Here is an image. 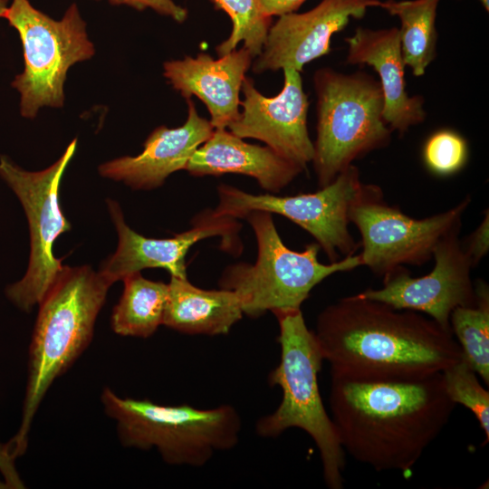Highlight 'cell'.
<instances>
[{"label":"cell","mask_w":489,"mask_h":489,"mask_svg":"<svg viewBox=\"0 0 489 489\" xmlns=\"http://www.w3.org/2000/svg\"><path fill=\"white\" fill-rule=\"evenodd\" d=\"M314 334L331 376L350 380H417L462 359L452 331L430 317L357 294L327 306Z\"/></svg>","instance_id":"obj_1"},{"label":"cell","mask_w":489,"mask_h":489,"mask_svg":"<svg viewBox=\"0 0 489 489\" xmlns=\"http://www.w3.org/2000/svg\"><path fill=\"white\" fill-rule=\"evenodd\" d=\"M331 417L340 444L356 461L404 477L449 422L455 404L442 372L408 381L331 377Z\"/></svg>","instance_id":"obj_2"},{"label":"cell","mask_w":489,"mask_h":489,"mask_svg":"<svg viewBox=\"0 0 489 489\" xmlns=\"http://www.w3.org/2000/svg\"><path fill=\"white\" fill-rule=\"evenodd\" d=\"M112 284L88 265H63L38 304L21 423L16 434L5 443L14 459L26 452L33 420L53 382L91 342L96 319Z\"/></svg>","instance_id":"obj_3"},{"label":"cell","mask_w":489,"mask_h":489,"mask_svg":"<svg viewBox=\"0 0 489 489\" xmlns=\"http://www.w3.org/2000/svg\"><path fill=\"white\" fill-rule=\"evenodd\" d=\"M273 314L279 324L281 357L268 382L278 386L283 397L272 414L257 421L256 433L277 437L289 428L303 430L320 452L325 484L342 489L346 453L320 393L318 374L324 360L316 336L308 329L301 310Z\"/></svg>","instance_id":"obj_4"},{"label":"cell","mask_w":489,"mask_h":489,"mask_svg":"<svg viewBox=\"0 0 489 489\" xmlns=\"http://www.w3.org/2000/svg\"><path fill=\"white\" fill-rule=\"evenodd\" d=\"M104 413L116 423L125 447L155 448L171 465H205L216 452L234 448L242 422L231 405L202 409L188 404L166 406L149 398H122L105 387L101 395Z\"/></svg>","instance_id":"obj_5"},{"label":"cell","mask_w":489,"mask_h":489,"mask_svg":"<svg viewBox=\"0 0 489 489\" xmlns=\"http://www.w3.org/2000/svg\"><path fill=\"white\" fill-rule=\"evenodd\" d=\"M313 82L317 135L312 162L321 188L354 160L387 147L392 130L383 120L380 83L372 76L360 71L344 74L321 68Z\"/></svg>","instance_id":"obj_6"},{"label":"cell","mask_w":489,"mask_h":489,"mask_svg":"<svg viewBox=\"0 0 489 489\" xmlns=\"http://www.w3.org/2000/svg\"><path fill=\"white\" fill-rule=\"evenodd\" d=\"M244 218L255 235L256 262L229 265L222 273L219 286L235 292L242 300L244 314L251 318L267 311L275 313L301 310L312 290L325 278L362 265L360 254L321 264L317 243L308 244L302 252L289 249L268 212L253 211Z\"/></svg>","instance_id":"obj_7"},{"label":"cell","mask_w":489,"mask_h":489,"mask_svg":"<svg viewBox=\"0 0 489 489\" xmlns=\"http://www.w3.org/2000/svg\"><path fill=\"white\" fill-rule=\"evenodd\" d=\"M3 17L18 32L23 45L24 69L12 82L21 93L22 116L34 119L43 106L62 107L69 68L95 52L78 6L72 4L56 21L28 0H12Z\"/></svg>","instance_id":"obj_8"},{"label":"cell","mask_w":489,"mask_h":489,"mask_svg":"<svg viewBox=\"0 0 489 489\" xmlns=\"http://www.w3.org/2000/svg\"><path fill=\"white\" fill-rule=\"evenodd\" d=\"M76 146L75 139L57 161L41 171L24 170L7 157H0V177L23 205L30 230L27 271L20 281L5 288L8 300L24 312L40 303L63 269L53 246L60 235L71 229L59 203V187Z\"/></svg>","instance_id":"obj_9"},{"label":"cell","mask_w":489,"mask_h":489,"mask_svg":"<svg viewBox=\"0 0 489 489\" xmlns=\"http://www.w3.org/2000/svg\"><path fill=\"white\" fill-rule=\"evenodd\" d=\"M367 186L354 165L318 191L296 196L254 195L222 184L217 188L219 203L212 211L217 217L234 219L244 218L253 211L281 215L311 234L333 263L340 256L355 254L360 246L349 230V216Z\"/></svg>","instance_id":"obj_10"},{"label":"cell","mask_w":489,"mask_h":489,"mask_svg":"<svg viewBox=\"0 0 489 489\" xmlns=\"http://www.w3.org/2000/svg\"><path fill=\"white\" fill-rule=\"evenodd\" d=\"M470 203L467 196L445 212L415 219L388 206L378 186L368 185L349 216L360 234L362 265L384 277L404 264H426L439 240L462 222Z\"/></svg>","instance_id":"obj_11"},{"label":"cell","mask_w":489,"mask_h":489,"mask_svg":"<svg viewBox=\"0 0 489 489\" xmlns=\"http://www.w3.org/2000/svg\"><path fill=\"white\" fill-rule=\"evenodd\" d=\"M461 226L462 222L439 240L432 255L435 265L427 274L411 277L399 266L383 277L381 288H369L357 295L425 313L451 331V312L456 307L474 306L476 301L471 280L473 266L459 239Z\"/></svg>","instance_id":"obj_12"},{"label":"cell","mask_w":489,"mask_h":489,"mask_svg":"<svg viewBox=\"0 0 489 489\" xmlns=\"http://www.w3.org/2000/svg\"><path fill=\"white\" fill-rule=\"evenodd\" d=\"M284 84L274 97H265L244 77L243 111L227 128L241 138L259 139L303 170L312 161L313 142L307 129L309 101L300 72L283 69Z\"/></svg>","instance_id":"obj_13"},{"label":"cell","mask_w":489,"mask_h":489,"mask_svg":"<svg viewBox=\"0 0 489 489\" xmlns=\"http://www.w3.org/2000/svg\"><path fill=\"white\" fill-rule=\"evenodd\" d=\"M107 205L119 242L115 253L102 263L100 272L112 283L147 268H164L171 276L187 278L186 255L192 245L208 237L221 236L223 244L230 247L238 239L239 225L235 220L217 217L212 210L199 216L192 228L171 238H148L125 223L116 201L108 199Z\"/></svg>","instance_id":"obj_14"},{"label":"cell","mask_w":489,"mask_h":489,"mask_svg":"<svg viewBox=\"0 0 489 489\" xmlns=\"http://www.w3.org/2000/svg\"><path fill=\"white\" fill-rule=\"evenodd\" d=\"M378 0H322L305 13H289L270 26L253 71L260 73L291 68L301 72L308 62L331 51V40L350 18H361Z\"/></svg>","instance_id":"obj_15"},{"label":"cell","mask_w":489,"mask_h":489,"mask_svg":"<svg viewBox=\"0 0 489 489\" xmlns=\"http://www.w3.org/2000/svg\"><path fill=\"white\" fill-rule=\"evenodd\" d=\"M187 118L177 128H156L144 142L142 152L125 156L101 164L100 174L122 181L134 189H153L163 185L172 173L186 169L195 151L214 131L210 120L198 115L188 99Z\"/></svg>","instance_id":"obj_16"},{"label":"cell","mask_w":489,"mask_h":489,"mask_svg":"<svg viewBox=\"0 0 489 489\" xmlns=\"http://www.w3.org/2000/svg\"><path fill=\"white\" fill-rule=\"evenodd\" d=\"M252 58L244 47L216 60L206 53L185 56L164 62V76L186 100L196 96L205 103L214 129H225L240 114L239 93Z\"/></svg>","instance_id":"obj_17"},{"label":"cell","mask_w":489,"mask_h":489,"mask_svg":"<svg viewBox=\"0 0 489 489\" xmlns=\"http://www.w3.org/2000/svg\"><path fill=\"white\" fill-rule=\"evenodd\" d=\"M345 41L349 64H368L378 72L384 97L383 120L391 130L404 134L422 123L427 117L424 99L407 91L398 29L359 27Z\"/></svg>","instance_id":"obj_18"},{"label":"cell","mask_w":489,"mask_h":489,"mask_svg":"<svg viewBox=\"0 0 489 489\" xmlns=\"http://www.w3.org/2000/svg\"><path fill=\"white\" fill-rule=\"evenodd\" d=\"M186 170L197 177L246 175L272 193H279L303 171L268 146L247 143L225 129H214L192 155Z\"/></svg>","instance_id":"obj_19"},{"label":"cell","mask_w":489,"mask_h":489,"mask_svg":"<svg viewBox=\"0 0 489 489\" xmlns=\"http://www.w3.org/2000/svg\"><path fill=\"white\" fill-rule=\"evenodd\" d=\"M163 325L189 335L227 334L243 317L240 296L220 288L205 290L187 278L170 277Z\"/></svg>","instance_id":"obj_20"},{"label":"cell","mask_w":489,"mask_h":489,"mask_svg":"<svg viewBox=\"0 0 489 489\" xmlns=\"http://www.w3.org/2000/svg\"><path fill=\"white\" fill-rule=\"evenodd\" d=\"M122 281L123 292L111 313V329L120 336L149 338L163 325L168 284L146 279L140 272Z\"/></svg>","instance_id":"obj_21"},{"label":"cell","mask_w":489,"mask_h":489,"mask_svg":"<svg viewBox=\"0 0 489 489\" xmlns=\"http://www.w3.org/2000/svg\"><path fill=\"white\" fill-rule=\"evenodd\" d=\"M439 1L388 0L378 5L399 18L403 61L416 77L424 75L436 56V18Z\"/></svg>","instance_id":"obj_22"},{"label":"cell","mask_w":489,"mask_h":489,"mask_svg":"<svg viewBox=\"0 0 489 489\" xmlns=\"http://www.w3.org/2000/svg\"><path fill=\"white\" fill-rule=\"evenodd\" d=\"M475 304L456 307L450 315V328L462 350V358L484 383L489 384V289L477 280Z\"/></svg>","instance_id":"obj_23"},{"label":"cell","mask_w":489,"mask_h":489,"mask_svg":"<svg viewBox=\"0 0 489 489\" xmlns=\"http://www.w3.org/2000/svg\"><path fill=\"white\" fill-rule=\"evenodd\" d=\"M216 9L225 11L232 20L230 36L216 47L219 56L236 49L244 42L251 56L261 54L271 26V18L261 0H210Z\"/></svg>","instance_id":"obj_24"},{"label":"cell","mask_w":489,"mask_h":489,"mask_svg":"<svg viewBox=\"0 0 489 489\" xmlns=\"http://www.w3.org/2000/svg\"><path fill=\"white\" fill-rule=\"evenodd\" d=\"M446 394L456 405L468 408L477 419L489 442V392L479 382L477 374L462 358L442 371Z\"/></svg>","instance_id":"obj_25"},{"label":"cell","mask_w":489,"mask_h":489,"mask_svg":"<svg viewBox=\"0 0 489 489\" xmlns=\"http://www.w3.org/2000/svg\"><path fill=\"white\" fill-rule=\"evenodd\" d=\"M468 158L465 138L451 129L431 134L423 148V160L436 175L450 176L461 170Z\"/></svg>","instance_id":"obj_26"},{"label":"cell","mask_w":489,"mask_h":489,"mask_svg":"<svg viewBox=\"0 0 489 489\" xmlns=\"http://www.w3.org/2000/svg\"><path fill=\"white\" fill-rule=\"evenodd\" d=\"M112 5H126L139 11L151 8L155 12L168 16L177 23L187 18V10L174 0H109Z\"/></svg>","instance_id":"obj_27"},{"label":"cell","mask_w":489,"mask_h":489,"mask_svg":"<svg viewBox=\"0 0 489 489\" xmlns=\"http://www.w3.org/2000/svg\"><path fill=\"white\" fill-rule=\"evenodd\" d=\"M464 252L475 267L485 256L489 250V214L486 209L484 216L479 226L471 234L464 244L461 243Z\"/></svg>","instance_id":"obj_28"},{"label":"cell","mask_w":489,"mask_h":489,"mask_svg":"<svg viewBox=\"0 0 489 489\" xmlns=\"http://www.w3.org/2000/svg\"><path fill=\"white\" fill-rule=\"evenodd\" d=\"M0 473L10 489H24V483L22 480L15 466V459L10 454L6 444L0 442Z\"/></svg>","instance_id":"obj_29"},{"label":"cell","mask_w":489,"mask_h":489,"mask_svg":"<svg viewBox=\"0 0 489 489\" xmlns=\"http://www.w3.org/2000/svg\"><path fill=\"white\" fill-rule=\"evenodd\" d=\"M306 0H261L264 12L270 17L296 11Z\"/></svg>","instance_id":"obj_30"},{"label":"cell","mask_w":489,"mask_h":489,"mask_svg":"<svg viewBox=\"0 0 489 489\" xmlns=\"http://www.w3.org/2000/svg\"><path fill=\"white\" fill-rule=\"evenodd\" d=\"M9 0H0V17H3L6 8L7 3Z\"/></svg>","instance_id":"obj_31"},{"label":"cell","mask_w":489,"mask_h":489,"mask_svg":"<svg viewBox=\"0 0 489 489\" xmlns=\"http://www.w3.org/2000/svg\"><path fill=\"white\" fill-rule=\"evenodd\" d=\"M0 489H10L9 485L0 473Z\"/></svg>","instance_id":"obj_32"},{"label":"cell","mask_w":489,"mask_h":489,"mask_svg":"<svg viewBox=\"0 0 489 489\" xmlns=\"http://www.w3.org/2000/svg\"><path fill=\"white\" fill-rule=\"evenodd\" d=\"M486 12L489 11V0H478Z\"/></svg>","instance_id":"obj_33"}]
</instances>
